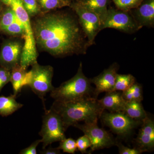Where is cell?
Instances as JSON below:
<instances>
[{"instance_id": "obj_20", "label": "cell", "mask_w": 154, "mask_h": 154, "mask_svg": "<svg viewBox=\"0 0 154 154\" xmlns=\"http://www.w3.org/2000/svg\"><path fill=\"white\" fill-rule=\"evenodd\" d=\"M135 82V78L132 75L117 73L113 91L123 92L130 88Z\"/></svg>"}, {"instance_id": "obj_23", "label": "cell", "mask_w": 154, "mask_h": 154, "mask_svg": "<svg viewBox=\"0 0 154 154\" xmlns=\"http://www.w3.org/2000/svg\"><path fill=\"white\" fill-rule=\"evenodd\" d=\"M2 31L11 36H22L23 38L25 35V30L23 25L17 17L15 22Z\"/></svg>"}, {"instance_id": "obj_19", "label": "cell", "mask_w": 154, "mask_h": 154, "mask_svg": "<svg viewBox=\"0 0 154 154\" xmlns=\"http://www.w3.org/2000/svg\"><path fill=\"white\" fill-rule=\"evenodd\" d=\"M122 112L130 118L140 122H142L148 115L141 102L138 101L126 102Z\"/></svg>"}, {"instance_id": "obj_24", "label": "cell", "mask_w": 154, "mask_h": 154, "mask_svg": "<svg viewBox=\"0 0 154 154\" xmlns=\"http://www.w3.org/2000/svg\"><path fill=\"white\" fill-rule=\"evenodd\" d=\"M117 9L130 11L139 5L143 0H112Z\"/></svg>"}, {"instance_id": "obj_9", "label": "cell", "mask_w": 154, "mask_h": 154, "mask_svg": "<svg viewBox=\"0 0 154 154\" xmlns=\"http://www.w3.org/2000/svg\"><path fill=\"white\" fill-rule=\"evenodd\" d=\"M97 123L98 122H84L83 124L77 123L74 125L81 130L91 141L90 154L98 150L111 147L116 145L117 142L107 131L99 127Z\"/></svg>"}, {"instance_id": "obj_27", "label": "cell", "mask_w": 154, "mask_h": 154, "mask_svg": "<svg viewBox=\"0 0 154 154\" xmlns=\"http://www.w3.org/2000/svg\"><path fill=\"white\" fill-rule=\"evenodd\" d=\"M128 89L130 91L132 101L141 102L143 100V88L140 85L135 82Z\"/></svg>"}, {"instance_id": "obj_3", "label": "cell", "mask_w": 154, "mask_h": 154, "mask_svg": "<svg viewBox=\"0 0 154 154\" xmlns=\"http://www.w3.org/2000/svg\"><path fill=\"white\" fill-rule=\"evenodd\" d=\"M0 2L14 10L23 25L25 30L23 38L25 42L20 65L27 69L30 66L37 62L38 56L30 16L23 7L22 0H0Z\"/></svg>"}, {"instance_id": "obj_33", "label": "cell", "mask_w": 154, "mask_h": 154, "mask_svg": "<svg viewBox=\"0 0 154 154\" xmlns=\"http://www.w3.org/2000/svg\"><path fill=\"white\" fill-rule=\"evenodd\" d=\"M63 1H66V2H70V0H63Z\"/></svg>"}, {"instance_id": "obj_12", "label": "cell", "mask_w": 154, "mask_h": 154, "mask_svg": "<svg viewBox=\"0 0 154 154\" xmlns=\"http://www.w3.org/2000/svg\"><path fill=\"white\" fill-rule=\"evenodd\" d=\"M119 69L118 64L114 63L98 76L90 79L91 84H94L96 87L93 93L94 98L97 99L101 93L113 91Z\"/></svg>"}, {"instance_id": "obj_13", "label": "cell", "mask_w": 154, "mask_h": 154, "mask_svg": "<svg viewBox=\"0 0 154 154\" xmlns=\"http://www.w3.org/2000/svg\"><path fill=\"white\" fill-rule=\"evenodd\" d=\"M141 126L135 139L136 148L142 152H150L154 149V122L148 115L141 123Z\"/></svg>"}, {"instance_id": "obj_25", "label": "cell", "mask_w": 154, "mask_h": 154, "mask_svg": "<svg viewBox=\"0 0 154 154\" xmlns=\"http://www.w3.org/2000/svg\"><path fill=\"white\" fill-rule=\"evenodd\" d=\"M24 8L30 17L37 16L40 12V8L37 0H22Z\"/></svg>"}, {"instance_id": "obj_5", "label": "cell", "mask_w": 154, "mask_h": 154, "mask_svg": "<svg viewBox=\"0 0 154 154\" xmlns=\"http://www.w3.org/2000/svg\"><path fill=\"white\" fill-rule=\"evenodd\" d=\"M31 66L32 68L26 73L24 86L30 87L42 99L45 107V97L54 88L52 84L53 68L49 65H40L37 62Z\"/></svg>"}, {"instance_id": "obj_10", "label": "cell", "mask_w": 154, "mask_h": 154, "mask_svg": "<svg viewBox=\"0 0 154 154\" xmlns=\"http://www.w3.org/2000/svg\"><path fill=\"white\" fill-rule=\"evenodd\" d=\"M77 15V18L83 32L91 45L95 43V39L101 30V23L98 16L94 12L80 5L78 3L70 5Z\"/></svg>"}, {"instance_id": "obj_26", "label": "cell", "mask_w": 154, "mask_h": 154, "mask_svg": "<svg viewBox=\"0 0 154 154\" xmlns=\"http://www.w3.org/2000/svg\"><path fill=\"white\" fill-rule=\"evenodd\" d=\"M57 148L59 149L62 150L64 152L75 154L77 150L76 140L72 138H66L60 141L59 146Z\"/></svg>"}, {"instance_id": "obj_11", "label": "cell", "mask_w": 154, "mask_h": 154, "mask_svg": "<svg viewBox=\"0 0 154 154\" xmlns=\"http://www.w3.org/2000/svg\"><path fill=\"white\" fill-rule=\"evenodd\" d=\"M24 44L17 40H6L0 50V66L11 70L20 64Z\"/></svg>"}, {"instance_id": "obj_34", "label": "cell", "mask_w": 154, "mask_h": 154, "mask_svg": "<svg viewBox=\"0 0 154 154\" xmlns=\"http://www.w3.org/2000/svg\"><path fill=\"white\" fill-rule=\"evenodd\" d=\"M1 9H2V8H1V5H0V13H1Z\"/></svg>"}, {"instance_id": "obj_22", "label": "cell", "mask_w": 154, "mask_h": 154, "mask_svg": "<svg viewBox=\"0 0 154 154\" xmlns=\"http://www.w3.org/2000/svg\"><path fill=\"white\" fill-rule=\"evenodd\" d=\"M17 17L13 9L8 7L0 17V29L2 30L16 21Z\"/></svg>"}, {"instance_id": "obj_31", "label": "cell", "mask_w": 154, "mask_h": 154, "mask_svg": "<svg viewBox=\"0 0 154 154\" xmlns=\"http://www.w3.org/2000/svg\"><path fill=\"white\" fill-rule=\"evenodd\" d=\"M41 143V139L37 140L31 144L29 146L23 149L19 152L21 154H36V148L39 143Z\"/></svg>"}, {"instance_id": "obj_18", "label": "cell", "mask_w": 154, "mask_h": 154, "mask_svg": "<svg viewBox=\"0 0 154 154\" xmlns=\"http://www.w3.org/2000/svg\"><path fill=\"white\" fill-rule=\"evenodd\" d=\"M27 69L20 64L14 67L11 70V82L13 86L14 94L17 96L24 87Z\"/></svg>"}, {"instance_id": "obj_1", "label": "cell", "mask_w": 154, "mask_h": 154, "mask_svg": "<svg viewBox=\"0 0 154 154\" xmlns=\"http://www.w3.org/2000/svg\"><path fill=\"white\" fill-rule=\"evenodd\" d=\"M32 26L36 47L55 57L85 54L91 45L78 19L68 13L42 14Z\"/></svg>"}, {"instance_id": "obj_7", "label": "cell", "mask_w": 154, "mask_h": 154, "mask_svg": "<svg viewBox=\"0 0 154 154\" xmlns=\"http://www.w3.org/2000/svg\"><path fill=\"white\" fill-rule=\"evenodd\" d=\"M129 12L113 8L108 9L105 20L101 25V30L113 28L128 33L136 32L142 28Z\"/></svg>"}, {"instance_id": "obj_15", "label": "cell", "mask_w": 154, "mask_h": 154, "mask_svg": "<svg viewBox=\"0 0 154 154\" xmlns=\"http://www.w3.org/2000/svg\"><path fill=\"white\" fill-rule=\"evenodd\" d=\"M98 102L104 110L110 112H122L126 101L123 99L120 91H113L106 93V95Z\"/></svg>"}, {"instance_id": "obj_8", "label": "cell", "mask_w": 154, "mask_h": 154, "mask_svg": "<svg viewBox=\"0 0 154 154\" xmlns=\"http://www.w3.org/2000/svg\"><path fill=\"white\" fill-rule=\"evenodd\" d=\"M100 118L105 125L121 137L129 136L142 123L130 118L123 112H106L104 110Z\"/></svg>"}, {"instance_id": "obj_32", "label": "cell", "mask_w": 154, "mask_h": 154, "mask_svg": "<svg viewBox=\"0 0 154 154\" xmlns=\"http://www.w3.org/2000/svg\"><path fill=\"white\" fill-rule=\"evenodd\" d=\"M42 154H60V149L58 148H52L51 147L46 149H43V150L40 152Z\"/></svg>"}, {"instance_id": "obj_16", "label": "cell", "mask_w": 154, "mask_h": 154, "mask_svg": "<svg viewBox=\"0 0 154 154\" xmlns=\"http://www.w3.org/2000/svg\"><path fill=\"white\" fill-rule=\"evenodd\" d=\"M109 2L110 0H79L77 2L96 14L102 25L107 14Z\"/></svg>"}, {"instance_id": "obj_6", "label": "cell", "mask_w": 154, "mask_h": 154, "mask_svg": "<svg viewBox=\"0 0 154 154\" xmlns=\"http://www.w3.org/2000/svg\"><path fill=\"white\" fill-rule=\"evenodd\" d=\"M42 118V127L39 134L42 137L43 149H45L49 145L60 142L66 137L61 119L54 110L51 108L49 110L45 109Z\"/></svg>"}, {"instance_id": "obj_21", "label": "cell", "mask_w": 154, "mask_h": 154, "mask_svg": "<svg viewBox=\"0 0 154 154\" xmlns=\"http://www.w3.org/2000/svg\"><path fill=\"white\" fill-rule=\"evenodd\" d=\"M40 8L45 11H49L70 6L71 3L63 0H37Z\"/></svg>"}, {"instance_id": "obj_17", "label": "cell", "mask_w": 154, "mask_h": 154, "mask_svg": "<svg viewBox=\"0 0 154 154\" xmlns=\"http://www.w3.org/2000/svg\"><path fill=\"white\" fill-rule=\"evenodd\" d=\"M16 96L14 94L8 96H0V115L8 116L23 107V104L16 101Z\"/></svg>"}, {"instance_id": "obj_4", "label": "cell", "mask_w": 154, "mask_h": 154, "mask_svg": "<svg viewBox=\"0 0 154 154\" xmlns=\"http://www.w3.org/2000/svg\"><path fill=\"white\" fill-rule=\"evenodd\" d=\"M91 84L90 79L83 73L82 64L81 62L74 76L58 88H54L50 92V96L59 102H69L93 97L94 90Z\"/></svg>"}, {"instance_id": "obj_2", "label": "cell", "mask_w": 154, "mask_h": 154, "mask_svg": "<svg viewBox=\"0 0 154 154\" xmlns=\"http://www.w3.org/2000/svg\"><path fill=\"white\" fill-rule=\"evenodd\" d=\"M51 109L60 116L64 128L66 129L81 122H98L104 110L93 97L69 102L54 101Z\"/></svg>"}, {"instance_id": "obj_28", "label": "cell", "mask_w": 154, "mask_h": 154, "mask_svg": "<svg viewBox=\"0 0 154 154\" xmlns=\"http://www.w3.org/2000/svg\"><path fill=\"white\" fill-rule=\"evenodd\" d=\"M77 149L81 152L82 153H88L87 149L91 147V141L89 138L84 135L83 136L80 137L76 140Z\"/></svg>"}, {"instance_id": "obj_14", "label": "cell", "mask_w": 154, "mask_h": 154, "mask_svg": "<svg viewBox=\"0 0 154 154\" xmlns=\"http://www.w3.org/2000/svg\"><path fill=\"white\" fill-rule=\"evenodd\" d=\"M131 14L141 28L154 27V0H143Z\"/></svg>"}, {"instance_id": "obj_30", "label": "cell", "mask_w": 154, "mask_h": 154, "mask_svg": "<svg viewBox=\"0 0 154 154\" xmlns=\"http://www.w3.org/2000/svg\"><path fill=\"white\" fill-rule=\"evenodd\" d=\"M116 145L118 148L119 153L120 154H140L141 152L136 147L134 148L125 146L121 143L116 142Z\"/></svg>"}, {"instance_id": "obj_29", "label": "cell", "mask_w": 154, "mask_h": 154, "mask_svg": "<svg viewBox=\"0 0 154 154\" xmlns=\"http://www.w3.org/2000/svg\"><path fill=\"white\" fill-rule=\"evenodd\" d=\"M11 70L0 66V92L5 86L11 82Z\"/></svg>"}]
</instances>
